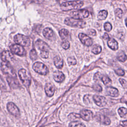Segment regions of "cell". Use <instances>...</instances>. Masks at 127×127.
<instances>
[{
    "label": "cell",
    "instance_id": "6da1fadb",
    "mask_svg": "<svg viewBox=\"0 0 127 127\" xmlns=\"http://www.w3.org/2000/svg\"><path fill=\"white\" fill-rule=\"evenodd\" d=\"M83 5V1L79 0L68 1L63 2L61 4V8L63 11H69L72 9H78Z\"/></svg>",
    "mask_w": 127,
    "mask_h": 127
},
{
    "label": "cell",
    "instance_id": "7a4b0ae2",
    "mask_svg": "<svg viewBox=\"0 0 127 127\" xmlns=\"http://www.w3.org/2000/svg\"><path fill=\"white\" fill-rule=\"evenodd\" d=\"M35 46L39 50L41 51V57L44 59L48 58L49 55V51L50 50L49 45L44 41L39 39L36 41Z\"/></svg>",
    "mask_w": 127,
    "mask_h": 127
},
{
    "label": "cell",
    "instance_id": "3957f363",
    "mask_svg": "<svg viewBox=\"0 0 127 127\" xmlns=\"http://www.w3.org/2000/svg\"><path fill=\"white\" fill-rule=\"evenodd\" d=\"M64 23L68 26L79 28H82L86 25V22L84 21L73 17H67L65 18Z\"/></svg>",
    "mask_w": 127,
    "mask_h": 127
},
{
    "label": "cell",
    "instance_id": "277c9868",
    "mask_svg": "<svg viewBox=\"0 0 127 127\" xmlns=\"http://www.w3.org/2000/svg\"><path fill=\"white\" fill-rule=\"evenodd\" d=\"M18 75L20 80L26 87H28L31 82V77L29 72L25 69H21L18 71Z\"/></svg>",
    "mask_w": 127,
    "mask_h": 127
},
{
    "label": "cell",
    "instance_id": "5b68a950",
    "mask_svg": "<svg viewBox=\"0 0 127 127\" xmlns=\"http://www.w3.org/2000/svg\"><path fill=\"white\" fill-rule=\"evenodd\" d=\"M14 41L16 44H20L23 46L28 47L30 44L29 38L22 34H18L14 37Z\"/></svg>",
    "mask_w": 127,
    "mask_h": 127
},
{
    "label": "cell",
    "instance_id": "8992f818",
    "mask_svg": "<svg viewBox=\"0 0 127 127\" xmlns=\"http://www.w3.org/2000/svg\"><path fill=\"white\" fill-rule=\"evenodd\" d=\"M33 69L38 73L46 75L48 73V69L45 64L41 62H36L33 65Z\"/></svg>",
    "mask_w": 127,
    "mask_h": 127
},
{
    "label": "cell",
    "instance_id": "52a82bcc",
    "mask_svg": "<svg viewBox=\"0 0 127 127\" xmlns=\"http://www.w3.org/2000/svg\"><path fill=\"white\" fill-rule=\"evenodd\" d=\"M1 70L4 74L16 77V74L13 68L9 64V62H3L1 63Z\"/></svg>",
    "mask_w": 127,
    "mask_h": 127
},
{
    "label": "cell",
    "instance_id": "ba28073f",
    "mask_svg": "<svg viewBox=\"0 0 127 127\" xmlns=\"http://www.w3.org/2000/svg\"><path fill=\"white\" fill-rule=\"evenodd\" d=\"M10 49L12 53L19 56H24L26 55V51L23 46L15 44L10 46Z\"/></svg>",
    "mask_w": 127,
    "mask_h": 127
},
{
    "label": "cell",
    "instance_id": "9c48e42d",
    "mask_svg": "<svg viewBox=\"0 0 127 127\" xmlns=\"http://www.w3.org/2000/svg\"><path fill=\"white\" fill-rule=\"evenodd\" d=\"M70 15L73 18L78 19H82L88 17L89 12L86 9H80L71 12Z\"/></svg>",
    "mask_w": 127,
    "mask_h": 127
},
{
    "label": "cell",
    "instance_id": "30bf717a",
    "mask_svg": "<svg viewBox=\"0 0 127 127\" xmlns=\"http://www.w3.org/2000/svg\"><path fill=\"white\" fill-rule=\"evenodd\" d=\"M7 109L8 111L15 117L20 116V111L18 107L12 102H9L7 104Z\"/></svg>",
    "mask_w": 127,
    "mask_h": 127
},
{
    "label": "cell",
    "instance_id": "8fae6325",
    "mask_svg": "<svg viewBox=\"0 0 127 127\" xmlns=\"http://www.w3.org/2000/svg\"><path fill=\"white\" fill-rule=\"evenodd\" d=\"M78 38L81 43L86 46H91L93 44V41L91 38L85 34L82 33H79L78 34Z\"/></svg>",
    "mask_w": 127,
    "mask_h": 127
},
{
    "label": "cell",
    "instance_id": "7c38bea8",
    "mask_svg": "<svg viewBox=\"0 0 127 127\" xmlns=\"http://www.w3.org/2000/svg\"><path fill=\"white\" fill-rule=\"evenodd\" d=\"M7 81L9 85V86L13 89H17L20 87V85L17 80V79L15 78V76H8L6 78Z\"/></svg>",
    "mask_w": 127,
    "mask_h": 127
},
{
    "label": "cell",
    "instance_id": "4fadbf2b",
    "mask_svg": "<svg viewBox=\"0 0 127 127\" xmlns=\"http://www.w3.org/2000/svg\"><path fill=\"white\" fill-rule=\"evenodd\" d=\"M93 99L97 105L99 107H104L106 105V98L102 96L95 95L93 96Z\"/></svg>",
    "mask_w": 127,
    "mask_h": 127
},
{
    "label": "cell",
    "instance_id": "5bb4252c",
    "mask_svg": "<svg viewBox=\"0 0 127 127\" xmlns=\"http://www.w3.org/2000/svg\"><path fill=\"white\" fill-rule=\"evenodd\" d=\"M96 120L104 125H109L111 123V121L109 118L100 113H97L95 116Z\"/></svg>",
    "mask_w": 127,
    "mask_h": 127
},
{
    "label": "cell",
    "instance_id": "9a60e30c",
    "mask_svg": "<svg viewBox=\"0 0 127 127\" xmlns=\"http://www.w3.org/2000/svg\"><path fill=\"white\" fill-rule=\"evenodd\" d=\"M80 115L81 116V118L86 121H89L92 120L93 118V114L92 112L88 110H82L80 111Z\"/></svg>",
    "mask_w": 127,
    "mask_h": 127
},
{
    "label": "cell",
    "instance_id": "2e32d148",
    "mask_svg": "<svg viewBox=\"0 0 127 127\" xmlns=\"http://www.w3.org/2000/svg\"><path fill=\"white\" fill-rule=\"evenodd\" d=\"M10 52L5 50L1 54V59L3 62H10L13 59V56Z\"/></svg>",
    "mask_w": 127,
    "mask_h": 127
},
{
    "label": "cell",
    "instance_id": "e0dca14e",
    "mask_svg": "<svg viewBox=\"0 0 127 127\" xmlns=\"http://www.w3.org/2000/svg\"><path fill=\"white\" fill-rule=\"evenodd\" d=\"M45 91L46 95L49 97L52 96L55 91V87L54 85L51 83H47L45 86Z\"/></svg>",
    "mask_w": 127,
    "mask_h": 127
},
{
    "label": "cell",
    "instance_id": "ac0fdd59",
    "mask_svg": "<svg viewBox=\"0 0 127 127\" xmlns=\"http://www.w3.org/2000/svg\"><path fill=\"white\" fill-rule=\"evenodd\" d=\"M53 78L56 82L61 83L64 80L65 76L62 71L56 70L53 73Z\"/></svg>",
    "mask_w": 127,
    "mask_h": 127
},
{
    "label": "cell",
    "instance_id": "d6986e66",
    "mask_svg": "<svg viewBox=\"0 0 127 127\" xmlns=\"http://www.w3.org/2000/svg\"><path fill=\"white\" fill-rule=\"evenodd\" d=\"M43 34L44 36L50 40H53L55 38V34L53 31V30L50 28H46L44 29L43 32Z\"/></svg>",
    "mask_w": 127,
    "mask_h": 127
},
{
    "label": "cell",
    "instance_id": "ffe728a7",
    "mask_svg": "<svg viewBox=\"0 0 127 127\" xmlns=\"http://www.w3.org/2000/svg\"><path fill=\"white\" fill-rule=\"evenodd\" d=\"M106 93L109 96L116 97H117L119 95V91L118 89L116 88L109 86L106 88Z\"/></svg>",
    "mask_w": 127,
    "mask_h": 127
},
{
    "label": "cell",
    "instance_id": "44dd1931",
    "mask_svg": "<svg viewBox=\"0 0 127 127\" xmlns=\"http://www.w3.org/2000/svg\"><path fill=\"white\" fill-rule=\"evenodd\" d=\"M108 46L109 48L114 51H116L118 49V42L113 38H110L107 42Z\"/></svg>",
    "mask_w": 127,
    "mask_h": 127
},
{
    "label": "cell",
    "instance_id": "7402d4cb",
    "mask_svg": "<svg viewBox=\"0 0 127 127\" xmlns=\"http://www.w3.org/2000/svg\"><path fill=\"white\" fill-rule=\"evenodd\" d=\"M54 62L55 66L58 68H62L64 65V61L59 56H56L54 59Z\"/></svg>",
    "mask_w": 127,
    "mask_h": 127
},
{
    "label": "cell",
    "instance_id": "603a6c76",
    "mask_svg": "<svg viewBox=\"0 0 127 127\" xmlns=\"http://www.w3.org/2000/svg\"><path fill=\"white\" fill-rule=\"evenodd\" d=\"M69 32L65 29H62L59 32V34L61 38L63 40L67 39L69 36Z\"/></svg>",
    "mask_w": 127,
    "mask_h": 127
},
{
    "label": "cell",
    "instance_id": "cb8c5ba5",
    "mask_svg": "<svg viewBox=\"0 0 127 127\" xmlns=\"http://www.w3.org/2000/svg\"><path fill=\"white\" fill-rule=\"evenodd\" d=\"M108 15V12L107 11L105 10H102L99 11V12L98 14L97 17L99 20H104L106 18Z\"/></svg>",
    "mask_w": 127,
    "mask_h": 127
},
{
    "label": "cell",
    "instance_id": "d4e9b609",
    "mask_svg": "<svg viewBox=\"0 0 127 127\" xmlns=\"http://www.w3.org/2000/svg\"><path fill=\"white\" fill-rule=\"evenodd\" d=\"M102 51V48H101V47L98 45V44H96V45H94L93 47H92V49L91 50V51L93 53H94V54H96V55H97V54H99L100 53H101Z\"/></svg>",
    "mask_w": 127,
    "mask_h": 127
},
{
    "label": "cell",
    "instance_id": "484cf974",
    "mask_svg": "<svg viewBox=\"0 0 127 127\" xmlns=\"http://www.w3.org/2000/svg\"><path fill=\"white\" fill-rule=\"evenodd\" d=\"M29 56H30V59L33 61H35L37 60V59L38 58V55L35 49H32L30 51L29 53Z\"/></svg>",
    "mask_w": 127,
    "mask_h": 127
},
{
    "label": "cell",
    "instance_id": "4316f807",
    "mask_svg": "<svg viewBox=\"0 0 127 127\" xmlns=\"http://www.w3.org/2000/svg\"><path fill=\"white\" fill-rule=\"evenodd\" d=\"M118 113L121 117H124L127 114V109L124 107H121L118 109Z\"/></svg>",
    "mask_w": 127,
    "mask_h": 127
},
{
    "label": "cell",
    "instance_id": "83f0119b",
    "mask_svg": "<svg viewBox=\"0 0 127 127\" xmlns=\"http://www.w3.org/2000/svg\"><path fill=\"white\" fill-rule=\"evenodd\" d=\"M117 59L119 61L122 62H124L127 59V57L126 55L124 53V52H121L118 56Z\"/></svg>",
    "mask_w": 127,
    "mask_h": 127
},
{
    "label": "cell",
    "instance_id": "f1b7e54d",
    "mask_svg": "<svg viewBox=\"0 0 127 127\" xmlns=\"http://www.w3.org/2000/svg\"><path fill=\"white\" fill-rule=\"evenodd\" d=\"M101 80L102 81V82H103V83L105 85H108L109 84L111 83V80L109 78V77L107 76L106 75H103L101 77Z\"/></svg>",
    "mask_w": 127,
    "mask_h": 127
},
{
    "label": "cell",
    "instance_id": "f546056e",
    "mask_svg": "<svg viewBox=\"0 0 127 127\" xmlns=\"http://www.w3.org/2000/svg\"><path fill=\"white\" fill-rule=\"evenodd\" d=\"M80 118H81V116L80 114H76L75 113H70L68 116V118L70 120H74L76 119H79Z\"/></svg>",
    "mask_w": 127,
    "mask_h": 127
},
{
    "label": "cell",
    "instance_id": "4dcf8cb0",
    "mask_svg": "<svg viewBox=\"0 0 127 127\" xmlns=\"http://www.w3.org/2000/svg\"><path fill=\"white\" fill-rule=\"evenodd\" d=\"M69 127H85V125L79 121H73L69 123Z\"/></svg>",
    "mask_w": 127,
    "mask_h": 127
},
{
    "label": "cell",
    "instance_id": "1f68e13d",
    "mask_svg": "<svg viewBox=\"0 0 127 127\" xmlns=\"http://www.w3.org/2000/svg\"><path fill=\"white\" fill-rule=\"evenodd\" d=\"M67 61L69 65H75L76 64V60L73 57H70L68 58Z\"/></svg>",
    "mask_w": 127,
    "mask_h": 127
},
{
    "label": "cell",
    "instance_id": "d6a6232c",
    "mask_svg": "<svg viewBox=\"0 0 127 127\" xmlns=\"http://www.w3.org/2000/svg\"><path fill=\"white\" fill-rule=\"evenodd\" d=\"M61 46L64 49H67L70 47V44L67 40H64V41L62 43Z\"/></svg>",
    "mask_w": 127,
    "mask_h": 127
},
{
    "label": "cell",
    "instance_id": "836d02e7",
    "mask_svg": "<svg viewBox=\"0 0 127 127\" xmlns=\"http://www.w3.org/2000/svg\"><path fill=\"white\" fill-rule=\"evenodd\" d=\"M116 15L119 18H121L123 15V11L121 8H117L115 10Z\"/></svg>",
    "mask_w": 127,
    "mask_h": 127
},
{
    "label": "cell",
    "instance_id": "e575fe53",
    "mask_svg": "<svg viewBox=\"0 0 127 127\" xmlns=\"http://www.w3.org/2000/svg\"><path fill=\"white\" fill-rule=\"evenodd\" d=\"M104 29L107 32H110L112 29V25L109 22H106L104 24Z\"/></svg>",
    "mask_w": 127,
    "mask_h": 127
},
{
    "label": "cell",
    "instance_id": "d590c367",
    "mask_svg": "<svg viewBox=\"0 0 127 127\" xmlns=\"http://www.w3.org/2000/svg\"><path fill=\"white\" fill-rule=\"evenodd\" d=\"M93 88L94 89V90L98 92H101L102 90V87L99 84H95L93 85Z\"/></svg>",
    "mask_w": 127,
    "mask_h": 127
},
{
    "label": "cell",
    "instance_id": "8d00e7d4",
    "mask_svg": "<svg viewBox=\"0 0 127 127\" xmlns=\"http://www.w3.org/2000/svg\"><path fill=\"white\" fill-rule=\"evenodd\" d=\"M115 72L119 76H124L125 74V71L122 69H121V68H119L116 70Z\"/></svg>",
    "mask_w": 127,
    "mask_h": 127
},
{
    "label": "cell",
    "instance_id": "74e56055",
    "mask_svg": "<svg viewBox=\"0 0 127 127\" xmlns=\"http://www.w3.org/2000/svg\"><path fill=\"white\" fill-rule=\"evenodd\" d=\"M102 75L101 73L98 72L97 73H96L94 76V79L95 80H101V77H102Z\"/></svg>",
    "mask_w": 127,
    "mask_h": 127
},
{
    "label": "cell",
    "instance_id": "f35d334b",
    "mask_svg": "<svg viewBox=\"0 0 127 127\" xmlns=\"http://www.w3.org/2000/svg\"><path fill=\"white\" fill-rule=\"evenodd\" d=\"M119 81H120L121 85H122V86L124 88H127V81L126 80H125L123 78H120L119 79Z\"/></svg>",
    "mask_w": 127,
    "mask_h": 127
},
{
    "label": "cell",
    "instance_id": "ab89813d",
    "mask_svg": "<svg viewBox=\"0 0 127 127\" xmlns=\"http://www.w3.org/2000/svg\"><path fill=\"white\" fill-rule=\"evenodd\" d=\"M88 32L89 34L92 35V36H95L96 35V32L95 30L94 29H90L88 30Z\"/></svg>",
    "mask_w": 127,
    "mask_h": 127
},
{
    "label": "cell",
    "instance_id": "60d3db41",
    "mask_svg": "<svg viewBox=\"0 0 127 127\" xmlns=\"http://www.w3.org/2000/svg\"><path fill=\"white\" fill-rule=\"evenodd\" d=\"M103 38L105 40H108L109 39V35L107 34V33H105L103 36Z\"/></svg>",
    "mask_w": 127,
    "mask_h": 127
},
{
    "label": "cell",
    "instance_id": "b9f144b4",
    "mask_svg": "<svg viewBox=\"0 0 127 127\" xmlns=\"http://www.w3.org/2000/svg\"><path fill=\"white\" fill-rule=\"evenodd\" d=\"M121 124L122 125V126H123L127 127V121H123V122H121Z\"/></svg>",
    "mask_w": 127,
    "mask_h": 127
},
{
    "label": "cell",
    "instance_id": "7bdbcfd3",
    "mask_svg": "<svg viewBox=\"0 0 127 127\" xmlns=\"http://www.w3.org/2000/svg\"><path fill=\"white\" fill-rule=\"evenodd\" d=\"M125 23H126V26H127V18L125 19Z\"/></svg>",
    "mask_w": 127,
    "mask_h": 127
},
{
    "label": "cell",
    "instance_id": "ee69618b",
    "mask_svg": "<svg viewBox=\"0 0 127 127\" xmlns=\"http://www.w3.org/2000/svg\"><path fill=\"white\" fill-rule=\"evenodd\" d=\"M126 104H127V102H126Z\"/></svg>",
    "mask_w": 127,
    "mask_h": 127
},
{
    "label": "cell",
    "instance_id": "f6af8a7d",
    "mask_svg": "<svg viewBox=\"0 0 127 127\" xmlns=\"http://www.w3.org/2000/svg\"></svg>",
    "mask_w": 127,
    "mask_h": 127
}]
</instances>
